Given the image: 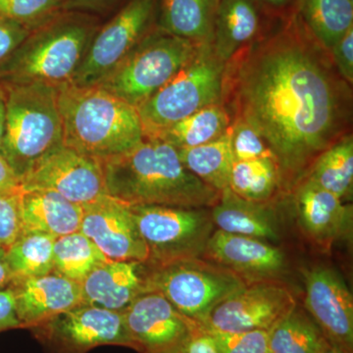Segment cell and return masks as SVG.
Masks as SVG:
<instances>
[{
    "label": "cell",
    "mask_w": 353,
    "mask_h": 353,
    "mask_svg": "<svg viewBox=\"0 0 353 353\" xmlns=\"http://www.w3.org/2000/svg\"><path fill=\"white\" fill-rule=\"evenodd\" d=\"M350 88L296 14L227 62L222 103L263 138L282 176H296L348 134Z\"/></svg>",
    "instance_id": "obj_1"
},
{
    "label": "cell",
    "mask_w": 353,
    "mask_h": 353,
    "mask_svg": "<svg viewBox=\"0 0 353 353\" xmlns=\"http://www.w3.org/2000/svg\"><path fill=\"white\" fill-rule=\"evenodd\" d=\"M108 196L129 205L208 208L220 192L183 166L178 150L158 139L101 160Z\"/></svg>",
    "instance_id": "obj_2"
},
{
    "label": "cell",
    "mask_w": 353,
    "mask_h": 353,
    "mask_svg": "<svg viewBox=\"0 0 353 353\" xmlns=\"http://www.w3.org/2000/svg\"><path fill=\"white\" fill-rule=\"evenodd\" d=\"M63 145L103 160L122 154L145 139L138 109L99 85L58 87Z\"/></svg>",
    "instance_id": "obj_3"
},
{
    "label": "cell",
    "mask_w": 353,
    "mask_h": 353,
    "mask_svg": "<svg viewBox=\"0 0 353 353\" xmlns=\"http://www.w3.org/2000/svg\"><path fill=\"white\" fill-rule=\"evenodd\" d=\"M101 25L97 15L62 10L30 32L0 66V83H72Z\"/></svg>",
    "instance_id": "obj_4"
},
{
    "label": "cell",
    "mask_w": 353,
    "mask_h": 353,
    "mask_svg": "<svg viewBox=\"0 0 353 353\" xmlns=\"http://www.w3.org/2000/svg\"><path fill=\"white\" fill-rule=\"evenodd\" d=\"M0 85L6 97L0 154L21 179L39 160L63 145L58 87L43 83Z\"/></svg>",
    "instance_id": "obj_5"
},
{
    "label": "cell",
    "mask_w": 353,
    "mask_h": 353,
    "mask_svg": "<svg viewBox=\"0 0 353 353\" xmlns=\"http://www.w3.org/2000/svg\"><path fill=\"white\" fill-rule=\"evenodd\" d=\"M225 67L212 43L201 44L196 54L166 85L138 106L146 139L212 104L222 103Z\"/></svg>",
    "instance_id": "obj_6"
},
{
    "label": "cell",
    "mask_w": 353,
    "mask_h": 353,
    "mask_svg": "<svg viewBox=\"0 0 353 353\" xmlns=\"http://www.w3.org/2000/svg\"><path fill=\"white\" fill-rule=\"evenodd\" d=\"M199 46L162 31L157 26L110 74L94 85L137 108L166 85L196 54Z\"/></svg>",
    "instance_id": "obj_7"
},
{
    "label": "cell",
    "mask_w": 353,
    "mask_h": 353,
    "mask_svg": "<svg viewBox=\"0 0 353 353\" xmlns=\"http://www.w3.org/2000/svg\"><path fill=\"white\" fill-rule=\"evenodd\" d=\"M245 285L233 271L196 259L154 267L145 292H159L179 312L204 325L218 304Z\"/></svg>",
    "instance_id": "obj_8"
},
{
    "label": "cell",
    "mask_w": 353,
    "mask_h": 353,
    "mask_svg": "<svg viewBox=\"0 0 353 353\" xmlns=\"http://www.w3.org/2000/svg\"><path fill=\"white\" fill-rule=\"evenodd\" d=\"M153 267L201 259L215 227L208 208L130 205ZM146 262V263H148Z\"/></svg>",
    "instance_id": "obj_9"
},
{
    "label": "cell",
    "mask_w": 353,
    "mask_h": 353,
    "mask_svg": "<svg viewBox=\"0 0 353 353\" xmlns=\"http://www.w3.org/2000/svg\"><path fill=\"white\" fill-rule=\"evenodd\" d=\"M157 1L128 0L106 24L101 25L72 83L94 85L110 74L157 27Z\"/></svg>",
    "instance_id": "obj_10"
},
{
    "label": "cell",
    "mask_w": 353,
    "mask_h": 353,
    "mask_svg": "<svg viewBox=\"0 0 353 353\" xmlns=\"http://www.w3.org/2000/svg\"><path fill=\"white\" fill-rule=\"evenodd\" d=\"M48 353H88L101 345L134 350L123 311L83 303L30 328Z\"/></svg>",
    "instance_id": "obj_11"
},
{
    "label": "cell",
    "mask_w": 353,
    "mask_h": 353,
    "mask_svg": "<svg viewBox=\"0 0 353 353\" xmlns=\"http://www.w3.org/2000/svg\"><path fill=\"white\" fill-rule=\"evenodd\" d=\"M23 192L51 190L83 206L108 196L101 161L61 145L21 178Z\"/></svg>",
    "instance_id": "obj_12"
},
{
    "label": "cell",
    "mask_w": 353,
    "mask_h": 353,
    "mask_svg": "<svg viewBox=\"0 0 353 353\" xmlns=\"http://www.w3.org/2000/svg\"><path fill=\"white\" fill-rule=\"evenodd\" d=\"M296 305L285 285L253 282L218 304L203 326L221 332L269 331Z\"/></svg>",
    "instance_id": "obj_13"
},
{
    "label": "cell",
    "mask_w": 353,
    "mask_h": 353,
    "mask_svg": "<svg viewBox=\"0 0 353 353\" xmlns=\"http://www.w3.org/2000/svg\"><path fill=\"white\" fill-rule=\"evenodd\" d=\"M123 315L134 350L139 353L170 352L201 325L152 290L137 296Z\"/></svg>",
    "instance_id": "obj_14"
},
{
    "label": "cell",
    "mask_w": 353,
    "mask_h": 353,
    "mask_svg": "<svg viewBox=\"0 0 353 353\" xmlns=\"http://www.w3.org/2000/svg\"><path fill=\"white\" fill-rule=\"evenodd\" d=\"M306 312L325 338L345 353H353V299L341 274L326 266L304 272Z\"/></svg>",
    "instance_id": "obj_15"
},
{
    "label": "cell",
    "mask_w": 353,
    "mask_h": 353,
    "mask_svg": "<svg viewBox=\"0 0 353 353\" xmlns=\"http://www.w3.org/2000/svg\"><path fill=\"white\" fill-rule=\"evenodd\" d=\"M80 232L108 259L148 262V246L125 202L105 196L83 206Z\"/></svg>",
    "instance_id": "obj_16"
},
{
    "label": "cell",
    "mask_w": 353,
    "mask_h": 353,
    "mask_svg": "<svg viewBox=\"0 0 353 353\" xmlns=\"http://www.w3.org/2000/svg\"><path fill=\"white\" fill-rule=\"evenodd\" d=\"M204 254L250 282L274 281L285 269V256L268 241L214 230Z\"/></svg>",
    "instance_id": "obj_17"
},
{
    "label": "cell",
    "mask_w": 353,
    "mask_h": 353,
    "mask_svg": "<svg viewBox=\"0 0 353 353\" xmlns=\"http://www.w3.org/2000/svg\"><path fill=\"white\" fill-rule=\"evenodd\" d=\"M10 288L22 328H32L83 303L80 284L55 272L14 280Z\"/></svg>",
    "instance_id": "obj_18"
},
{
    "label": "cell",
    "mask_w": 353,
    "mask_h": 353,
    "mask_svg": "<svg viewBox=\"0 0 353 353\" xmlns=\"http://www.w3.org/2000/svg\"><path fill=\"white\" fill-rule=\"evenodd\" d=\"M299 222L317 245L328 248L352 231V205L305 179L296 192Z\"/></svg>",
    "instance_id": "obj_19"
},
{
    "label": "cell",
    "mask_w": 353,
    "mask_h": 353,
    "mask_svg": "<svg viewBox=\"0 0 353 353\" xmlns=\"http://www.w3.org/2000/svg\"><path fill=\"white\" fill-rule=\"evenodd\" d=\"M276 22L266 15L257 0H218L213 50L227 63L239 51L264 36Z\"/></svg>",
    "instance_id": "obj_20"
},
{
    "label": "cell",
    "mask_w": 353,
    "mask_h": 353,
    "mask_svg": "<svg viewBox=\"0 0 353 353\" xmlns=\"http://www.w3.org/2000/svg\"><path fill=\"white\" fill-rule=\"evenodd\" d=\"M145 264L108 260L99 265L80 284L83 303L122 312L145 292Z\"/></svg>",
    "instance_id": "obj_21"
},
{
    "label": "cell",
    "mask_w": 353,
    "mask_h": 353,
    "mask_svg": "<svg viewBox=\"0 0 353 353\" xmlns=\"http://www.w3.org/2000/svg\"><path fill=\"white\" fill-rule=\"evenodd\" d=\"M217 230L226 233L250 236L265 241H277V214L266 202L248 201L228 188L210 210Z\"/></svg>",
    "instance_id": "obj_22"
},
{
    "label": "cell",
    "mask_w": 353,
    "mask_h": 353,
    "mask_svg": "<svg viewBox=\"0 0 353 353\" xmlns=\"http://www.w3.org/2000/svg\"><path fill=\"white\" fill-rule=\"evenodd\" d=\"M23 232H41L54 238L80 232L83 208L51 190L21 194Z\"/></svg>",
    "instance_id": "obj_23"
},
{
    "label": "cell",
    "mask_w": 353,
    "mask_h": 353,
    "mask_svg": "<svg viewBox=\"0 0 353 353\" xmlns=\"http://www.w3.org/2000/svg\"><path fill=\"white\" fill-rule=\"evenodd\" d=\"M215 10L211 0H158L157 25L178 38L212 43Z\"/></svg>",
    "instance_id": "obj_24"
},
{
    "label": "cell",
    "mask_w": 353,
    "mask_h": 353,
    "mask_svg": "<svg viewBox=\"0 0 353 353\" xmlns=\"http://www.w3.org/2000/svg\"><path fill=\"white\" fill-rule=\"evenodd\" d=\"M231 124V116L224 104H212L178 121L153 139H161L176 150H185L219 139Z\"/></svg>",
    "instance_id": "obj_25"
},
{
    "label": "cell",
    "mask_w": 353,
    "mask_h": 353,
    "mask_svg": "<svg viewBox=\"0 0 353 353\" xmlns=\"http://www.w3.org/2000/svg\"><path fill=\"white\" fill-rule=\"evenodd\" d=\"M299 16L325 50L353 27V0H303Z\"/></svg>",
    "instance_id": "obj_26"
},
{
    "label": "cell",
    "mask_w": 353,
    "mask_h": 353,
    "mask_svg": "<svg viewBox=\"0 0 353 353\" xmlns=\"http://www.w3.org/2000/svg\"><path fill=\"white\" fill-rule=\"evenodd\" d=\"M176 150L183 166L202 182L218 192L229 188L234 164L230 129L211 143Z\"/></svg>",
    "instance_id": "obj_27"
},
{
    "label": "cell",
    "mask_w": 353,
    "mask_h": 353,
    "mask_svg": "<svg viewBox=\"0 0 353 353\" xmlns=\"http://www.w3.org/2000/svg\"><path fill=\"white\" fill-rule=\"evenodd\" d=\"M307 180L341 199L352 194L353 139L347 134L325 150L311 164Z\"/></svg>",
    "instance_id": "obj_28"
},
{
    "label": "cell",
    "mask_w": 353,
    "mask_h": 353,
    "mask_svg": "<svg viewBox=\"0 0 353 353\" xmlns=\"http://www.w3.org/2000/svg\"><path fill=\"white\" fill-rule=\"evenodd\" d=\"M326 341L314 320L297 304L268 331L270 353H320Z\"/></svg>",
    "instance_id": "obj_29"
},
{
    "label": "cell",
    "mask_w": 353,
    "mask_h": 353,
    "mask_svg": "<svg viewBox=\"0 0 353 353\" xmlns=\"http://www.w3.org/2000/svg\"><path fill=\"white\" fill-rule=\"evenodd\" d=\"M57 238L41 232H24L10 248L6 257L14 280L39 277L54 271L53 246Z\"/></svg>",
    "instance_id": "obj_30"
},
{
    "label": "cell",
    "mask_w": 353,
    "mask_h": 353,
    "mask_svg": "<svg viewBox=\"0 0 353 353\" xmlns=\"http://www.w3.org/2000/svg\"><path fill=\"white\" fill-rule=\"evenodd\" d=\"M282 178L273 157L234 162L229 189L248 201L267 202L277 192Z\"/></svg>",
    "instance_id": "obj_31"
},
{
    "label": "cell",
    "mask_w": 353,
    "mask_h": 353,
    "mask_svg": "<svg viewBox=\"0 0 353 353\" xmlns=\"http://www.w3.org/2000/svg\"><path fill=\"white\" fill-rule=\"evenodd\" d=\"M82 232L59 236L53 246L55 273L81 284L97 266L108 261Z\"/></svg>",
    "instance_id": "obj_32"
},
{
    "label": "cell",
    "mask_w": 353,
    "mask_h": 353,
    "mask_svg": "<svg viewBox=\"0 0 353 353\" xmlns=\"http://www.w3.org/2000/svg\"><path fill=\"white\" fill-rule=\"evenodd\" d=\"M62 11V0H0V19L34 31Z\"/></svg>",
    "instance_id": "obj_33"
},
{
    "label": "cell",
    "mask_w": 353,
    "mask_h": 353,
    "mask_svg": "<svg viewBox=\"0 0 353 353\" xmlns=\"http://www.w3.org/2000/svg\"><path fill=\"white\" fill-rule=\"evenodd\" d=\"M230 139L234 162L248 161L262 157H273L275 159L263 138L243 121H232Z\"/></svg>",
    "instance_id": "obj_34"
},
{
    "label": "cell",
    "mask_w": 353,
    "mask_h": 353,
    "mask_svg": "<svg viewBox=\"0 0 353 353\" xmlns=\"http://www.w3.org/2000/svg\"><path fill=\"white\" fill-rule=\"evenodd\" d=\"M203 328L214 341L219 353H269L268 331L221 332Z\"/></svg>",
    "instance_id": "obj_35"
},
{
    "label": "cell",
    "mask_w": 353,
    "mask_h": 353,
    "mask_svg": "<svg viewBox=\"0 0 353 353\" xmlns=\"http://www.w3.org/2000/svg\"><path fill=\"white\" fill-rule=\"evenodd\" d=\"M21 192L0 196V246L10 248L22 234Z\"/></svg>",
    "instance_id": "obj_36"
},
{
    "label": "cell",
    "mask_w": 353,
    "mask_h": 353,
    "mask_svg": "<svg viewBox=\"0 0 353 353\" xmlns=\"http://www.w3.org/2000/svg\"><path fill=\"white\" fill-rule=\"evenodd\" d=\"M332 61L341 78L352 85L353 83V27L329 50Z\"/></svg>",
    "instance_id": "obj_37"
},
{
    "label": "cell",
    "mask_w": 353,
    "mask_h": 353,
    "mask_svg": "<svg viewBox=\"0 0 353 353\" xmlns=\"http://www.w3.org/2000/svg\"><path fill=\"white\" fill-rule=\"evenodd\" d=\"M30 32L17 23L0 19V66L15 52Z\"/></svg>",
    "instance_id": "obj_38"
},
{
    "label": "cell",
    "mask_w": 353,
    "mask_h": 353,
    "mask_svg": "<svg viewBox=\"0 0 353 353\" xmlns=\"http://www.w3.org/2000/svg\"><path fill=\"white\" fill-rule=\"evenodd\" d=\"M168 353H219L213 339L201 325L187 340Z\"/></svg>",
    "instance_id": "obj_39"
},
{
    "label": "cell",
    "mask_w": 353,
    "mask_h": 353,
    "mask_svg": "<svg viewBox=\"0 0 353 353\" xmlns=\"http://www.w3.org/2000/svg\"><path fill=\"white\" fill-rule=\"evenodd\" d=\"M19 318L16 311L15 296L10 287L0 290V333L12 329H21Z\"/></svg>",
    "instance_id": "obj_40"
},
{
    "label": "cell",
    "mask_w": 353,
    "mask_h": 353,
    "mask_svg": "<svg viewBox=\"0 0 353 353\" xmlns=\"http://www.w3.org/2000/svg\"><path fill=\"white\" fill-rule=\"evenodd\" d=\"M266 15L275 21L289 19L299 13L303 0H257Z\"/></svg>",
    "instance_id": "obj_41"
},
{
    "label": "cell",
    "mask_w": 353,
    "mask_h": 353,
    "mask_svg": "<svg viewBox=\"0 0 353 353\" xmlns=\"http://www.w3.org/2000/svg\"><path fill=\"white\" fill-rule=\"evenodd\" d=\"M120 0H63L62 10L77 11L97 15L111 8Z\"/></svg>",
    "instance_id": "obj_42"
},
{
    "label": "cell",
    "mask_w": 353,
    "mask_h": 353,
    "mask_svg": "<svg viewBox=\"0 0 353 353\" xmlns=\"http://www.w3.org/2000/svg\"><path fill=\"white\" fill-rule=\"evenodd\" d=\"M21 179L6 158L0 154V196L21 192Z\"/></svg>",
    "instance_id": "obj_43"
},
{
    "label": "cell",
    "mask_w": 353,
    "mask_h": 353,
    "mask_svg": "<svg viewBox=\"0 0 353 353\" xmlns=\"http://www.w3.org/2000/svg\"><path fill=\"white\" fill-rule=\"evenodd\" d=\"M6 250V248L0 246V290L10 287L14 279L7 262Z\"/></svg>",
    "instance_id": "obj_44"
},
{
    "label": "cell",
    "mask_w": 353,
    "mask_h": 353,
    "mask_svg": "<svg viewBox=\"0 0 353 353\" xmlns=\"http://www.w3.org/2000/svg\"><path fill=\"white\" fill-rule=\"evenodd\" d=\"M6 121V97L3 88L0 85V145L3 138Z\"/></svg>",
    "instance_id": "obj_45"
},
{
    "label": "cell",
    "mask_w": 353,
    "mask_h": 353,
    "mask_svg": "<svg viewBox=\"0 0 353 353\" xmlns=\"http://www.w3.org/2000/svg\"><path fill=\"white\" fill-rule=\"evenodd\" d=\"M320 353H345L341 348L336 347L333 343H330L328 340L325 341L324 345H323L321 352Z\"/></svg>",
    "instance_id": "obj_46"
},
{
    "label": "cell",
    "mask_w": 353,
    "mask_h": 353,
    "mask_svg": "<svg viewBox=\"0 0 353 353\" xmlns=\"http://www.w3.org/2000/svg\"><path fill=\"white\" fill-rule=\"evenodd\" d=\"M211 1L213 2V3L215 4L216 6H217V3H218V0H211Z\"/></svg>",
    "instance_id": "obj_47"
},
{
    "label": "cell",
    "mask_w": 353,
    "mask_h": 353,
    "mask_svg": "<svg viewBox=\"0 0 353 353\" xmlns=\"http://www.w3.org/2000/svg\"><path fill=\"white\" fill-rule=\"evenodd\" d=\"M62 1H63V0H62Z\"/></svg>",
    "instance_id": "obj_48"
},
{
    "label": "cell",
    "mask_w": 353,
    "mask_h": 353,
    "mask_svg": "<svg viewBox=\"0 0 353 353\" xmlns=\"http://www.w3.org/2000/svg\"><path fill=\"white\" fill-rule=\"evenodd\" d=\"M269 353H270V352H269Z\"/></svg>",
    "instance_id": "obj_49"
}]
</instances>
